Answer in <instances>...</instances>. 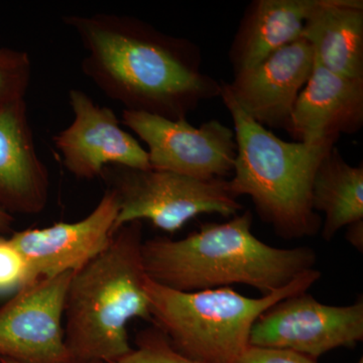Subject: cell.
<instances>
[{"label":"cell","instance_id":"7c38bea8","mask_svg":"<svg viewBox=\"0 0 363 363\" xmlns=\"http://www.w3.org/2000/svg\"><path fill=\"white\" fill-rule=\"evenodd\" d=\"M313 67L312 47L300 38L255 68L234 74L233 82L226 86L241 111L255 123L286 130Z\"/></svg>","mask_w":363,"mask_h":363},{"label":"cell","instance_id":"5bb4252c","mask_svg":"<svg viewBox=\"0 0 363 363\" xmlns=\"http://www.w3.org/2000/svg\"><path fill=\"white\" fill-rule=\"evenodd\" d=\"M362 125L363 80L337 75L314 59L286 131L297 142L314 145L337 142L341 135H354Z\"/></svg>","mask_w":363,"mask_h":363},{"label":"cell","instance_id":"603a6c76","mask_svg":"<svg viewBox=\"0 0 363 363\" xmlns=\"http://www.w3.org/2000/svg\"><path fill=\"white\" fill-rule=\"evenodd\" d=\"M14 218L13 215L6 213L0 209V233H9L13 230Z\"/></svg>","mask_w":363,"mask_h":363},{"label":"cell","instance_id":"277c9868","mask_svg":"<svg viewBox=\"0 0 363 363\" xmlns=\"http://www.w3.org/2000/svg\"><path fill=\"white\" fill-rule=\"evenodd\" d=\"M219 97L235 135L233 178L227 181L231 194L250 197L260 218L286 240L315 235L322 219L312 206L313 182L337 142H286L241 111L226 82H221Z\"/></svg>","mask_w":363,"mask_h":363},{"label":"cell","instance_id":"44dd1931","mask_svg":"<svg viewBox=\"0 0 363 363\" xmlns=\"http://www.w3.org/2000/svg\"><path fill=\"white\" fill-rule=\"evenodd\" d=\"M234 363H317L295 351L250 345Z\"/></svg>","mask_w":363,"mask_h":363},{"label":"cell","instance_id":"2e32d148","mask_svg":"<svg viewBox=\"0 0 363 363\" xmlns=\"http://www.w3.org/2000/svg\"><path fill=\"white\" fill-rule=\"evenodd\" d=\"M302 38L320 65L343 77L363 80L362 0H317Z\"/></svg>","mask_w":363,"mask_h":363},{"label":"cell","instance_id":"ac0fdd59","mask_svg":"<svg viewBox=\"0 0 363 363\" xmlns=\"http://www.w3.org/2000/svg\"><path fill=\"white\" fill-rule=\"evenodd\" d=\"M32 76L28 52L0 47V109L26 99Z\"/></svg>","mask_w":363,"mask_h":363},{"label":"cell","instance_id":"5b68a950","mask_svg":"<svg viewBox=\"0 0 363 363\" xmlns=\"http://www.w3.org/2000/svg\"><path fill=\"white\" fill-rule=\"evenodd\" d=\"M321 278L311 269L285 288L250 298L229 288L181 292L147 277L145 292L154 326L181 354L202 363H234L250 346L255 321L284 298L307 292Z\"/></svg>","mask_w":363,"mask_h":363},{"label":"cell","instance_id":"d4e9b609","mask_svg":"<svg viewBox=\"0 0 363 363\" xmlns=\"http://www.w3.org/2000/svg\"><path fill=\"white\" fill-rule=\"evenodd\" d=\"M358 363H363L362 358V359L359 360V362H358Z\"/></svg>","mask_w":363,"mask_h":363},{"label":"cell","instance_id":"6da1fadb","mask_svg":"<svg viewBox=\"0 0 363 363\" xmlns=\"http://www.w3.org/2000/svg\"><path fill=\"white\" fill-rule=\"evenodd\" d=\"M62 20L84 48L86 77L124 111L178 121L220 96L221 83L203 73L201 52L191 40L131 16L71 14Z\"/></svg>","mask_w":363,"mask_h":363},{"label":"cell","instance_id":"30bf717a","mask_svg":"<svg viewBox=\"0 0 363 363\" xmlns=\"http://www.w3.org/2000/svg\"><path fill=\"white\" fill-rule=\"evenodd\" d=\"M118 198L107 189L82 220L13 233L9 238L28 267L26 285L84 267L108 247L116 233Z\"/></svg>","mask_w":363,"mask_h":363},{"label":"cell","instance_id":"52a82bcc","mask_svg":"<svg viewBox=\"0 0 363 363\" xmlns=\"http://www.w3.org/2000/svg\"><path fill=\"white\" fill-rule=\"evenodd\" d=\"M121 123L147 145L150 169L201 181L233 173V130L216 119L195 128L187 118L172 121L145 112L123 111Z\"/></svg>","mask_w":363,"mask_h":363},{"label":"cell","instance_id":"9c48e42d","mask_svg":"<svg viewBox=\"0 0 363 363\" xmlns=\"http://www.w3.org/2000/svg\"><path fill=\"white\" fill-rule=\"evenodd\" d=\"M74 272L21 288L0 308V358L71 363L64 341V304Z\"/></svg>","mask_w":363,"mask_h":363},{"label":"cell","instance_id":"ffe728a7","mask_svg":"<svg viewBox=\"0 0 363 363\" xmlns=\"http://www.w3.org/2000/svg\"><path fill=\"white\" fill-rule=\"evenodd\" d=\"M28 267L9 238L0 236V294L21 290L26 286Z\"/></svg>","mask_w":363,"mask_h":363},{"label":"cell","instance_id":"cb8c5ba5","mask_svg":"<svg viewBox=\"0 0 363 363\" xmlns=\"http://www.w3.org/2000/svg\"><path fill=\"white\" fill-rule=\"evenodd\" d=\"M0 363H20L14 360L7 359V358H0Z\"/></svg>","mask_w":363,"mask_h":363},{"label":"cell","instance_id":"3957f363","mask_svg":"<svg viewBox=\"0 0 363 363\" xmlns=\"http://www.w3.org/2000/svg\"><path fill=\"white\" fill-rule=\"evenodd\" d=\"M143 223L117 229L108 247L74 272L64 304V341L71 363H112L133 350L128 324L152 323L145 292Z\"/></svg>","mask_w":363,"mask_h":363},{"label":"cell","instance_id":"8992f818","mask_svg":"<svg viewBox=\"0 0 363 363\" xmlns=\"http://www.w3.org/2000/svg\"><path fill=\"white\" fill-rule=\"evenodd\" d=\"M100 177L118 198L116 233L130 222L149 220L162 231L175 233L199 215L231 218L242 209L225 179L201 181L172 172L123 166L105 167Z\"/></svg>","mask_w":363,"mask_h":363},{"label":"cell","instance_id":"9a60e30c","mask_svg":"<svg viewBox=\"0 0 363 363\" xmlns=\"http://www.w3.org/2000/svg\"><path fill=\"white\" fill-rule=\"evenodd\" d=\"M317 0H255L247 6L229 50L234 74L259 65L302 38Z\"/></svg>","mask_w":363,"mask_h":363},{"label":"cell","instance_id":"7402d4cb","mask_svg":"<svg viewBox=\"0 0 363 363\" xmlns=\"http://www.w3.org/2000/svg\"><path fill=\"white\" fill-rule=\"evenodd\" d=\"M346 238L348 242L358 250L362 252L363 247V220L358 221L357 223L351 224L347 227V233Z\"/></svg>","mask_w":363,"mask_h":363},{"label":"cell","instance_id":"e0dca14e","mask_svg":"<svg viewBox=\"0 0 363 363\" xmlns=\"http://www.w3.org/2000/svg\"><path fill=\"white\" fill-rule=\"evenodd\" d=\"M312 206L325 216L323 240L330 241L343 227L363 220V167L351 166L333 147L315 175Z\"/></svg>","mask_w":363,"mask_h":363},{"label":"cell","instance_id":"4fadbf2b","mask_svg":"<svg viewBox=\"0 0 363 363\" xmlns=\"http://www.w3.org/2000/svg\"><path fill=\"white\" fill-rule=\"evenodd\" d=\"M50 174L40 160L26 99L0 109V209L38 215L49 201Z\"/></svg>","mask_w":363,"mask_h":363},{"label":"cell","instance_id":"ba28073f","mask_svg":"<svg viewBox=\"0 0 363 363\" xmlns=\"http://www.w3.org/2000/svg\"><path fill=\"white\" fill-rule=\"evenodd\" d=\"M362 339V298L352 305L332 306L305 292L284 298L260 315L250 345L292 350L316 360Z\"/></svg>","mask_w":363,"mask_h":363},{"label":"cell","instance_id":"8fae6325","mask_svg":"<svg viewBox=\"0 0 363 363\" xmlns=\"http://www.w3.org/2000/svg\"><path fill=\"white\" fill-rule=\"evenodd\" d=\"M73 121L52 138L69 173L78 179L101 176L107 166L150 169L149 155L123 130L111 108L100 106L79 89L69 91Z\"/></svg>","mask_w":363,"mask_h":363},{"label":"cell","instance_id":"d6986e66","mask_svg":"<svg viewBox=\"0 0 363 363\" xmlns=\"http://www.w3.org/2000/svg\"><path fill=\"white\" fill-rule=\"evenodd\" d=\"M135 342L136 348L112 363H202L174 350L168 338L156 326L140 332Z\"/></svg>","mask_w":363,"mask_h":363},{"label":"cell","instance_id":"7a4b0ae2","mask_svg":"<svg viewBox=\"0 0 363 363\" xmlns=\"http://www.w3.org/2000/svg\"><path fill=\"white\" fill-rule=\"evenodd\" d=\"M250 210L222 223L203 224L179 240H143L145 274L155 283L181 292L252 286L262 296L285 288L296 277L314 269L312 248H279L252 233Z\"/></svg>","mask_w":363,"mask_h":363}]
</instances>
